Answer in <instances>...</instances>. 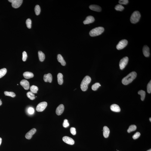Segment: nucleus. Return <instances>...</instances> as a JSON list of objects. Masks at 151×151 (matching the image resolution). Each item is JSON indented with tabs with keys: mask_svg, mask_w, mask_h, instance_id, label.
I'll use <instances>...</instances> for the list:
<instances>
[{
	"mask_svg": "<svg viewBox=\"0 0 151 151\" xmlns=\"http://www.w3.org/2000/svg\"><path fill=\"white\" fill-rule=\"evenodd\" d=\"M137 76V74L136 72H131L122 79V83L125 85H128L132 82Z\"/></svg>",
	"mask_w": 151,
	"mask_h": 151,
	"instance_id": "obj_1",
	"label": "nucleus"
},
{
	"mask_svg": "<svg viewBox=\"0 0 151 151\" xmlns=\"http://www.w3.org/2000/svg\"><path fill=\"white\" fill-rule=\"evenodd\" d=\"M91 77L87 76L84 77L81 82L80 85L81 88L83 91H85L88 89V85L91 82Z\"/></svg>",
	"mask_w": 151,
	"mask_h": 151,
	"instance_id": "obj_2",
	"label": "nucleus"
},
{
	"mask_svg": "<svg viewBox=\"0 0 151 151\" xmlns=\"http://www.w3.org/2000/svg\"><path fill=\"white\" fill-rule=\"evenodd\" d=\"M104 30V28L102 27L96 28L90 31L89 35L91 37L97 36L101 34Z\"/></svg>",
	"mask_w": 151,
	"mask_h": 151,
	"instance_id": "obj_3",
	"label": "nucleus"
},
{
	"mask_svg": "<svg viewBox=\"0 0 151 151\" xmlns=\"http://www.w3.org/2000/svg\"><path fill=\"white\" fill-rule=\"evenodd\" d=\"M141 15L138 11H135L132 14L130 19L131 23L132 24H135L138 22L139 20Z\"/></svg>",
	"mask_w": 151,
	"mask_h": 151,
	"instance_id": "obj_4",
	"label": "nucleus"
},
{
	"mask_svg": "<svg viewBox=\"0 0 151 151\" xmlns=\"http://www.w3.org/2000/svg\"><path fill=\"white\" fill-rule=\"evenodd\" d=\"M128 43V41L127 40H123L119 41L116 46V48L118 50L123 49L126 46Z\"/></svg>",
	"mask_w": 151,
	"mask_h": 151,
	"instance_id": "obj_5",
	"label": "nucleus"
},
{
	"mask_svg": "<svg viewBox=\"0 0 151 151\" xmlns=\"http://www.w3.org/2000/svg\"><path fill=\"white\" fill-rule=\"evenodd\" d=\"M8 1L12 3V6L16 8L20 7L23 2L22 0H9Z\"/></svg>",
	"mask_w": 151,
	"mask_h": 151,
	"instance_id": "obj_6",
	"label": "nucleus"
},
{
	"mask_svg": "<svg viewBox=\"0 0 151 151\" xmlns=\"http://www.w3.org/2000/svg\"><path fill=\"white\" fill-rule=\"evenodd\" d=\"M128 57H124L121 60L119 63L120 68L121 70H123L125 68L128 64Z\"/></svg>",
	"mask_w": 151,
	"mask_h": 151,
	"instance_id": "obj_7",
	"label": "nucleus"
},
{
	"mask_svg": "<svg viewBox=\"0 0 151 151\" xmlns=\"http://www.w3.org/2000/svg\"><path fill=\"white\" fill-rule=\"evenodd\" d=\"M47 103L46 102H44L40 103L37 106L36 110L38 112H40L43 111L47 106Z\"/></svg>",
	"mask_w": 151,
	"mask_h": 151,
	"instance_id": "obj_8",
	"label": "nucleus"
},
{
	"mask_svg": "<svg viewBox=\"0 0 151 151\" xmlns=\"http://www.w3.org/2000/svg\"><path fill=\"white\" fill-rule=\"evenodd\" d=\"M64 142L70 145H73L75 143V141L73 139L68 136H64L63 138Z\"/></svg>",
	"mask_w": 151,
	"mask_h": 151,
	"instance_id": "obj_9",
	"label": "nucleus"
},
{
	"mask_svg": "<svg viewBox=\"0 0 151 151\" xmlns=\"http://www.w3.org/2000/svg\"><path fill=\"white\" fill-rule=\"evenodd\" d=\"M36 131V130L35 128L32 129L27 133L25 135V137L28 139H30L32 138V135L35 134Z\"/></svg>",
	"mask_w": 151,
	"mask_h": 151,
	"instance_id": "obj_10",
	"label": "nucleus"
},
{
	"mask_svg": "<svg viewBox=\"0 0 151 151\" xmlns=\"http://www.w3.org/2000/svg\"><path fill=\"white\" fill-rule=\"evenodd\" d=\"M20 84L25 90H28L29 88V82L26 79H23L21 81Z\"/></svg>",
	"mask_w": 151,
	"mask_h": 151,
	"instance_id": "obj_11",
	"label": "nucleus"
},
{
	"mask_svg": "<svg viewBox=\"0 0 151 151\" xmlns=\"http://www.w3.org/2000/svg\"><path fill=\"white\" fill-rule=\"evenodd\" d=\"M95 19L93 16H87L85 20L84 21L83 23L84 24H88L93 23Z\"/></svg>",
	"mask_w": 151,
	"mask_h": 151,
	"instance_id": "obj_12",
	"label": "nucleus"
},
{
	"mask_svg": "<svg viewBox=\"0 0 151 151\" xmlns=\"http://www.w3.org/2000/svg\"><path fill=\"white\" fill-rule=\"evenodd\" d=\"M64 106L63 104H61L59 105L56 109V112L58 115H61L64 111Z\"/></svg>",
	"mask_w": 151,
	"mask_h": 151,
	"instance_id": "obj_13",
	"label": "nucleus"
},
{
	"mask_svg": "<svg viewBox=\"0 0 151 151\" xmlns=\"http://www.w3.org/2000/svg\"><path fill=\"white\" fill-rule=\"evenodd\" d=\"M44 79L45 82L51 83L52 80V76L50 73H48L47 74H45L44 76Z\"/></svg>",
	"mask_w": 151,
	"mask_h": 151,
	"instance_id": "obj_14",
	"label": "nucleus"
},
{
	"mask_svg": "<svg viewBox=\"0 0 151 151\" xmlns=\"http://www.w3.org/2000/svg\"><path fill=\"white\" fill-rule=\"evenodd\" d=\"M143 54L146 57H149L150 56V50L149 47L147 45H145L143 48Z\"/></svg>",
	"mask_w": 151,
	"mask_h": 151,
	"instance_id": "obj_15",
	"label": "nucleus"
},
{
	"mask_svg": "<svg viewBox=\"0 0 151 151\" xmlns=\"http://www.w3.org/2000/svg\"><path fill=\"white\" fill-rule=\"evenodd\" d=\"M111 110L113 111L119 112L121 111V109L119 106L116 104H113L110 107Z\"/></svg>",
	"mask_w": 151,
	"mask_h": 151,
	"instance_id": "obj_16",
	"label": "nucleus"
},
{
	"mask_svg": "<svg viewBox=\"0 0 151 151\" xmlns=\"http://www.w3.org/2000/svg\"><path fill=\"white\" fill-rule=\"evenodd\" d=\"M103 136L105 138H107L109 137L110 134V130L108 127L107 126L103 127Z\"/></svg>",
	"mask_w": 151,
	"mask_h": 151,
	"instance_id": "obj_17",
	"label": "nucleus"
},
{
	"mask_svg": "<svg viewBox=\"0 0 151 151\" xmlns=\"http://www.w3.org/2000/svg\"><path fill=\"white\" fill-rule=\"evenodd\" d=\"M90 9L97 12H100L101 11V8L98 5H91L89 7Z\"/></svg>",
	"mask_w": 151,
	"mask_h": 151,
	"instance_id": "obj_18",
	"label": "nucleus"
},
{
	"mask_svg": "<svg viewBox=\"0 0 151 151\" xmlns=\"http://www.w3.org/2000/svg\"><path fill=\"white\" fill-rule=\"evenodd\" d=\"M57 59L59 62L61 64L62 66H65L66 65V62L61 55L59 54L57 56Z\"/></svg>",
	"mask_w": 151,
	"mask_h": 151,
	"instance_id": "obj_19",
	"label": "nucleus"
},
{
	"mask_svg": "<svg viewBox=\"0 0 151 151\" xmlns=\"http://www.w3.org/2000/svg\"><path fill=\"white\" fill-rule=\"evenodd\" d=\"M24 77L26 79H29L33 77L34 75L32 72H26L23 74Z\"/></svg>",
	"mask_w": 151,
	"mask_h": 151,
	"instance_id": "obj_20",
	"label": "nucleus"
},
{
	"mask_svg": "<svg viewBox=\"0 0 151 151\" xmlns=\"http://www.w3.org/2000/svg\"><path fill=\"white\" fill-rule=\"evenodd\" d=\"M57 81L59 85H62L63 82V75L61 73H59L57 76Z\"/></svg>",
	"mask_w": 151,
	"mask_h": 151,
	"instance_id": "obj_21",
	"label": "nucleus"
},
{
	"mask_svg": "<svg viewBox=\"0 0 151 151\" xmlns=\"http://www.w3.org/2000/svg\"><path fill=\"white\" fill-rule=\"evenodd\" d=\"M38 55L40 60L41 62L43 61L45 58V54L42 51H39L38 52Z\"/></svg>",
	"mask_w": 151,
	"mask_h": 151,
	"instance_id": "obj_22",
	"label": "nucleus"
},
{
	"mask_svg": "<svg viewBox=\"0 0 151 151\" xmlns=\"http://www.w3.org/2000/svg\"><path fill=\"white\" fill-rule=\"evenodd\" d=\"M38 88L36 86L32 85L30 87V90L31 92L33 94H36L38 91Z\"/></svg>",
	"mask_w": 151,
	"mask_h": 151,
	"instance_id": "obj_23",
	"label": "nucleus"
},
{
	"mask_svg": "<svg viewBox=\"0 0 151 151\" xmlns=\"http://www.w3.org/2000/svg\"><path fill=\"white\" fill-rule=\"evenodd\" d=\"M138 94L141 96V99L142 101L144 100L146 96V92L143 90H140L138 92Z\"/></svg>",
	"mask_w": 151,
	"mask_h": 151,
	"instance_id": "obj_24",
	"label": "nucleus"
},
{
	"mask_svg": "<svg viewBox=\"0 0 151 151\" xmlns=\"http://www.w3.org/2000/svg\"><path fill=\"white\" fill-rule=\"evenodd\" d=\"M27 95L29 98L31 100H33L35 98V95L31 91H29L27 93Z\"/></svg>",
	"mask_w": 151,
	"mask_h": 151,
	"instance_id": "obj_25",
	"label": "nucleus"
},
{
	"mask_svg": "<svg viewBox=\"0 0 151 151\" xmlns=\"http://www.w3.org/2000/svg\"><path fill=\"white\" fill-rule=\"evenodd\" d=\"M137 127L135 125H131L130 126L128 130L127 131L128 133H130L131 132L135 131L137 129Z\"/></svg>",
	"mask_w": 151,
	"mask_h": 151,
	"instance_id": "obj_26",
	"label": "nucleus"
},
{
	"mask_svg": "<svg viewBox=\"0 0 151 151\" xmlns=\"http://www.w3.org/2000/svg\"><path fill=\"white\" fill-rule=\"evenodd\" d=\"M35 14L36 15H38L40 14L41 8L39 5H37L35 6Z\"/></svg>",
	"mask_w": 151,
	"mask_h": 151,
	"instance_id": "obj_27",
	"label": "nucleus"
},
{
	"mask_svg": "<svg viewBox=\"0 0 151 151\" xmlns=\"http://www.w3.org/2000/svg\"><path fill=\"white\" fill-rule=\"evenodd\" d=\"M7 72V70L5 68L0 69V78L5 75Z\"/></svg>",
	"mask_w": 151,
	"mask_h": 151,
	"instance_id": "obj_28",
	"label": "nucleus"
},
{
	"mask_svg": "<svg viewBox=\"0 0 151 151\" xmlns=\"http://www.w3.org/2000/svg\"><path fill=\"white\" fill-rule=\"evenodd\" d=\"M4 94L6 96H10L12 97H14L16 96L15 94L13 92L5 91L4 92Z\"/></svg>",
	"mask_w": 151,
	"mask_h": 151,
	"instance_id": "obj_29",
	"label": "nucleus"
},
{
	"mask_svg": "<svg viewBox=\"0 0 151 151\" xmlns=\"http://www.w3.org/2000/svg\"><path fill=\"white\" fill-rule=\"evenodd\" d=\"M101 85L99 83H96L92 86L91 88L93 91H96L99 87L101 86Z\"/></svg>",
	"mask_w": 151,
	"mask_h": 151,
	"instance_id": "obj_30",
	"label": "nucleus"
},
{
	"mask_svg": "<svg viewBox=\"0 0 151 151\" xmlns=\"http://www.w3.org/2000/svg\"><path fill=\"white\" fill-rule=\"evenodd\" d=\"M124 7L120 4H118L115 7V10L117 11H122L124 9Z\"/></svg>",
	"mask_w": 151,
	"mask_h": 151,
	"instance_id": "obj_31",
	"label": "nucleus"
},
{
	"mask_svg": "<svg viewBox=\"0 0 151 151\" xmlns=\"http://www.w3.org/2000/svg\"><path fill=\"white\" fill-rule=\"evenodd\" d=\"M32 20L30 19H28L26 20V24L28 28L30 29L32 27Z\"/></svg>",
	"mask_w": 151,
	"mask_h": 151,
	"instance_id": "obj_32",
	"label": "nucleus"
},
{
	"mask_svg": "<svg viewBox=\"0 0 151 151\" xmlns=\"http://www.w3.org/2000/svg\"><path fill=\"white\" fill-rule=\"evenodd\" d=\"M147 92L150 94L151 92V80L148 83L147 86Z\"/></svg>",
	"mask_w": 151,
	"mask_h": 151,
	"instance_id": "obj_33",
	"label": "nucleus"
},
{
	"mask_svg": "<svg viewBox=\"0 0 151 151\" xmlns=\"http://www.w3.org/2000/svg\"><path fill=\"white\" fill-rule=\"evenodd\" d=\"M63 125L64 127L65 128H67L69 126V124L67 119H65L64 120V122L63 124Z\"/></svg>",
	"mask_w": 151,
	"mask_h": 151,
	"instance_id": "obj_34",
	"label": "nucleus"
},
{
	"mask_svg": "<svg viewBox=\"0 0 151 151\" xmlns=\"http://www.w3.org/2000/svg\"><path fill=\"white\" fill-rule=\"evenodd\" d=\"M27 53L25 51L23 52V61H25L26 60L27 58Z\"/></svg>",
	"mask_w": 151,
	"mask_h": 151,
	"instance_id": "obj_35",
	"label": "nucleus"
},
{
	"mask_svg": "<svg viewBox=\"0 0 151 151\" xmlns=\"http://www.w3.org/2000/svg\"><path fill=\"white\" fill-rule=\"evenodd\" d=\"M140 135V133L139 132H136L133 136V138L134 139H136L139 138Z\"/></svg>",
	"mask_w": 151,
	"mask_h": 151,
	"instance_id": "obj_36",
	"label": "nucleus"
},
{
	"mask_svg": "<svg viewBox=\"0 0 151 151\" xmlns=\"http://www.w3.org/2000/svg\"><path fill=\"white\" fill-rule=\"evenodd\" d=\"M119 3L120 4L126 5L128 3V0H120L119 1Z\"/></svg>",
	"mask_w": 151,
	"mask_h": 151,
	"instance_id": "obj_37",
	"label": "nucleus"
},
{
	"mask_svg": "<svg viewBox=\"0 0 151 151\" xmlns=\"http://www.w3.org/2000/svg\"><path fill=\"white\" fill-rule=\"evenodd\" d=\"M70 132L71 134L73 135H75L76 134V130L74 127H72L71 128Z\"/></svg>",
	"mask_w": 151,
	"mask_h": 151,
	"instance_id": "obj_38",
	"label": "nucleus"
},
{
	"mask_svg": "<svg viewBox=\"0 0 151 151\" xmlns=\"http://www.w3.org/2000/svg\"><path fill=\"white\" fill-rule=\"evenodd\" d=\"M34 109L33 108L30 107L28 109V112L30 114H32L34 112Z\"/></svg>",
	"mask_w": 151,
	"mask_h": 151,
	"instance_id": "obj_39",
	"label": "nucleus"
},
{
	"mask_svg": "<svg viewBox=\"0 0 151 151\" xmlns=\"http://www.w3.org/2000/svg\"><path fill=\"white\" fill-rule=\"evenodd\" d=\"M2 139L0 137V146L1 143H2Z\"/></svg>",
	"mask_w": 151,
	"mask_h": 151,
	"instance_id": "obj_40",
	"label": "nucleus"
},
{
	"mask_svg": "<svg viewBox=\"0 0 151 151\" xmlns=\"http://www.w3.org/2000/svg\"><path fill=\"white\" fill-rule=\"evenodd\" d=\"M2 104V102L1 101V100L0 99V106Z\"/></svg>",
	"mask_w": 151,
	"mask_h": 151,
	"instance_id": "obj_41",
	"label": "nucleus"
},
{
	"mask_svg": "<svg viewBox=\"0 0 151 151\" xmlns=\"http://www.w3.org/2000/svg\"><path fill=\"white\" fill-rule=\"evenodd\" d=\"M149 120H150V121L151 122V118H149Z\"/></svg>",
	"mask_w": 151,
	"mask_h": 151,
	"instance_id": "obj_42",
	"label": "nucleus"
},
{
	"mask_svg": "<svg viewBox=\"0 0 151 151\" xmlns=\"http://www.w3.org/2000/svg\"><path fill=\"white\" fill-rule=\"evenodd\" d=\"M147 151H151V149H149V150H148Z\"/></svg>",
	"mask_w": 151,
	"mask_h": 151,
	"instance_id": "obj_43",
	"label": "nucleus"
},
{
	"mask_svg": "<svg viewBox=\"0 0 151 151\" xmlns=\"http://www.w3.org/2000/svg\"></svg>",
	"mask_w": 151,
	"mask_h": 151,
	"instance_id": "obj_44",
	"label": "nucleus"
}]
</instances>
